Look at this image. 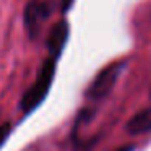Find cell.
<instances>
[{
	"label": "cell",
	"mask_w": 151,
	"mask_h": 151,
	"mask_svg": "<svg viewBox=\"0 0 151 151\" xmlns=\"http://www.w3.org/2000/svg\"><path fill=\"white\" fill-rule=\"evenodd\" d=\"M68 34H70V26L67 21L62 20L57 24H54V28L50 29L49 36H47V49L50 52V57L59 59L67 41H68Z\"/></svg>",
	"instance_id": "cell-4"
},
{
	"label": "cell",
	"mask_w": 151,
	"mask_h": 151,
	"mask_svg": "<svg viewBox=\"0 0 151 151\" xmlns=\"http://www.w3.org/2000/svg\"><path fill=\"white\" fill-rule=\"evenodd\" d=\"M73 2H75V0H60V8H62L63 13H65V12H68L70 8H72Z\"/></svg>",
	"instance_id": "cell-7"
},
{
	"label": "cell",
	"mask_w": 151,
	"mask_h": 151,
	"mask_svg": "<svg viewBox=\"0 0 151 151\" xmlns=\"http://www.w3.org/2000/svg\"><path fill=\"white\" fill-rule=\"evenodd\" d=\"M132 148L133 146H124V148H119L117 151H132Z\"/></svg>",
	"instance_id": "cell-8"
},
{
	"label": "cell",
	"mask_w": 151,
	"mask_h": 151,
	"mask_svg": "<svg viewBox=\"0 0 151 151\" xmlns=\"http://www.w3.org/2000/svg\"><path fill=\"white\" fill-rule=\"evenodd\" d=\"M124 68H125V62H115L107 65L104 70H101L96 75V78L93 80V83L89 85L88 91H86V98L91 99V101H101L106 96H109L111 91L114 89L119 76L124 72Z\"/></svg>",
	"instance_id": "cell-2"
},
{
	"label": "cell",
	"mask_w": 151,
	"mask_h": 151,
	"mask_svg": "<svg viewBox=\"0 0 151 151\" xmlns=\"http://www.w3.org/2000/svg\"><path fill=\"white\" fill-rule=\"evenodd\" d=\"M55 60L57 59H54V57H49L42 62L34 83L26 89V93L20 101V109L23 111V114H31L46 99L47 93L52 86L54 76H55Z\"/></svg>",
	"instance_id": "cell-1"
},
{
	"label": "cell",
	"mask_w": 151,
	"mask_h": 151,
	"mask_svg": "<svg viewBox=\"0 0 151 151\" xmlns=\"http://www.w3.org/2000/svg\"><path fill=\"white\" fill-rule=\"evenodd\" d=\"M12 133V125L8 124H0V148L5 145V141L8 140V137H10Z\"/></svg>",
	"instance_id": "cell-6"
},
{
	"label": "cell",
	"mask_w": 151,
	"mask_h": 151,
	"mask_svg": "<svg viewBox=\"0 0 151 151\" xmlns=\"http://www.w3.org/2000/svg\"><path fill=\"white\" fill-rule=\"evenodd\" d=\"M50 15V7L46 2L33 0L24 8V26L29 34V37H36L39 34L41 26Z\"/></svg>",
	"instance_id": "cell-3"
},
{
	"label": "cell",
	"mask_w": 151,
	"mask_h": 151,
	"mask_svg": "<svg viewBox=\"0 0 151 151\" xmlns=\"http://www.w3.org/2000/svg\"><path fill=\"white\" fill-rule=\"evenodd\" d=\"M127 132L130 135H141L151 132V107L143 109L127 122Z\"/></svg>",
	"instance_id": "cell-5"
}]
</instances>
